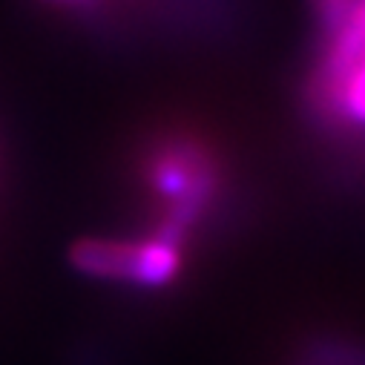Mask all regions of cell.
I'll use <instances>...</instances> for the list:
<instances>
[{
  "instance_id": "7a4b0ae2",
  "label": "cell",
  "mask_w": 365,
  "mask_h": 365,
  "mask_svg": "<svg viewBox=\"0 0 365 365\" xmlns=\"http://www.w3.org/2000/svg\"><path fill=\"white\" fill-rule=\"evenodd\" d=\"M181 247L167 245L155 236H150L147 242H138V262H135V277L133 285L141 288H164L170 285L178 270H181Z\"/></svg>"
},
{
  "instance_id": "3957f363",
  "label": "cell",
  "mask_w": 365,
  "mask_h": 365,
  "mask_svg": "<svg viewBox=\"0 0 365 365\" xmlns=\"http://www.w3.org/2000/svg\"><path fill=\"white\" fill-rule=\"evenodd\" d=\"M359 6V0H314V15L325 35L336 32Z\"/></svg>"
},
{
  "instance_id": "6da1fadb",
  "label": "cell",
  "mask_w": 365,
  "mask_h": 365,
  "mask_svg": "<svg viewBox=\"0 0 365 365\" xmlns=\"http://www.w3.org/2000/svg\"><path fill=\"white\" fill-rule=\"evenodd\" d=\"M69 259L81 273H89V277H96V279L133 282L135 262H138V242L81 239L72 245Z\"/></svg>"
}]
</instances>
